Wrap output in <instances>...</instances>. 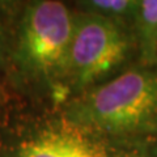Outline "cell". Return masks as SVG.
Listing matches in <instances>:
<instances>
[{"label":"cell","instance_id":"ba28073f","mask_svg":"<svg viewBox=\"0 0 157 157\" xmlns=\"http://www.w3.org/2000/svg\"><path fill=\"white\" fill-rule=\"evenodd\" d=\"M141 155H144L145 157H157V134L149 141V144L143 149Z\"/></svg>","mask_w":157,"mask_h":157},{"label":"cell","instance_id":"8992f818","mask_svg":"<svg viewBox=\"0 0 157 157\" xmlns=\"http://www.w3.org/2000/svg\"><path fill=\"white\" fill-rule=\"evenodd\" d=\"M76 4L81 12L98 14L119 22L132 30L140 0H84Z\"/></svg>","mask_w":157,"mask_h":157},{"label":"cell","instance_id":"9c48e42d","mask_svg":"<svg viewBox=\"0 0 157 157\" xmlns=\"http://www.w3.org/2000/svg\"><path fill=\"white\" fill-rule=\"evenodd\" d=\"M109 157H145L141 153H124V152H118V153H111Z\"/></svg>","mask_w":157,"mask_h":157},{"label":"cell","instance_id":"277c9868","mask_svg":"<svg viewBox=\"0 0 157 157\" xmlns=\"http://www.w3.org/2000/svg\"><path fill=\"white\" fill-rule=\"evenodd\" d=\"M111 148L66 118L43 127L18 145L16 157H109Z\"/></svg>","mask_w":157,"mask_h":157},{"label":"cell","instance_id":"3957f363","mask_svg":"<svg viewBox=\"0 0 157 157\" xmlns=\"http://www.w3.org/2000/svg\"><path fill=\"white\" fill-rule=\"evenodd\" d=\"M75 13L64 3L39 0L21 14L13 46V60L28 78L64 94Z\"/></svg>","mask_w":157,"mask_h":157},{"label":"cell","instance_id":"7a4b0ae2","mask_svg":"<svg viewBox=\"0 0 157 157\" xmlns=\"http://www.w3.org/2000/svg\"><path fill=\"white\" fill-rule=\"evenodd\" d=\"M137 63L130 28L98 14L75 13L64 94L71 98L110 81Z\"/></svg>","mask_w":157,"mask_h":157},{"label":"cell","instance_id":"52a82bcc","mask_svg":"<svg viewBox=\"0 0 157 157\" xmlns=\"http://www.w3.org/2000/svg\"><path fill=\"white\" fill-rule=\"evenodd\" d=\"M6 52H7V39H6L3 24L0 21V70H2L4 59H6Z\"/></svg>","mask_w":157,"mask_h":157},{"label":"cell","instance_id":"5b68a950","mask_svg":"<svg viewBox=\"0 0 157 157\" xmlns=\"http://www.w3.org/2000/svg\"><path fill=\"white\" fill-rule=\"evenodd\" d=\"M132 33L137 47V63L157 66V0H140Z\"/></svg>","mask_w":157,"mask_h":157},{"label":"cell","instance_id":"6da1fadb","mask_svg":"<svg viewBox=\"0 0 157 157\" xmlns=\"http://www.w3.org/2000/svg\"><path fill=\"white\" fill-rule=\"evenodd\" d=\"M63 118L109 148L143 151L157 134V66L136 63L71 98Z\"/></svg>","mask_w":157,"mask_h":157}]
</instances>
